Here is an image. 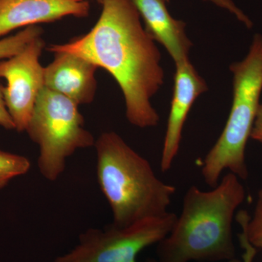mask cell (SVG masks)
Returning <instances> with one entry per match:
<instances>
[{
  "label": "cell",
  "mask_w": 262,
  "mask_h": 262,
  "mask_svg": "<svg viewBox=\"0 0 262 262\" xmlns=\"http://www.w3.org/2000/svg\"><path fill=\"white\" fill-rule=\"evenodd\" d=\"M101 5L90 32L47 50L82 57L107 71L121 89L128 122L140 128L156 126L160 116L151 98L165 79L159 49L132 0H102Z\"/></svg>",
  "instance_id": "1"
},
{
  "label": "cell",
  "mask_w": 262,
  "mask_h": 262,
  "mask_svg": "<svg viewBox=\"0 0 262 262\" xmlns=\"http://www.w3.org/2000/svg\"><path fill=\"white\" fill-rule=\"evenodd\" d=\"M246 198L239 179L229 172L208 192L191 186L167 237L158 244V262H217L235 258L232 223Z\"/></svg>",
  "instance_id": "2"
},
{
  "label": "cell",
  "mask_w": 262,
  "mask_h": 262,
  "mask_svg": "<svg viewBox=\"0 0 262 262\" xmlns=\"http://www.w3.org/2000/svg\"><path fill=\"white\" fill-rule=\"evenodd\" d=\"M98 182L113 214V225L127 227L168 213L176 187L160 180L147 160L115 132L95 143Z\"/></svg>",
  "instance_id": "3"
},
{
  "label": "cell",
  "mask_w": 262,
  "mask_h": 262,
  "mask_svg": "<svg viewBox=\"0 0 262 262\" xmlns=\"http://www.w3.org/2000/svg\"><path fill=\"white\" fill-rule=\"evenodd\" d=\"M233 75L232 107L225 128L203 162L202 176L213 188L224 170L239 179L248 177L246 148L251 138L262 91V35L255 34L247 56L229 67Z\"/></svg>",
  "instance_id": "4"
},
{
  "label": "cell",
  "mask_w": 262,
  "mask_h": 262,
  "mask_svg": "<svg viewBox=\"0 0 262 262\" xmlns=\"http://www.w3.org/2000/svg\"><path fill=\"white\" fill-rule=\"evenodd\" d=\"M26 131L39 146V172L51 182L63 173L69 157L96 143L93 134L84 127L78 105L46 87L38 96Z\"/></svg>",
  "instance_id": "5"
},
{
  "label": "cell",
  "mask_w": 262,
  "mask_h": 262,
  "mask_svg": "<svg viewBox=\"0 0 262 262\" xmlns=\"http://www.w3.org/2000/svg\"><path fill=\"white\" fill-rule=\"evenodd\" d=\"M177 216L168 211L122 228L112 224L103 229H89L73 249L53 262H138L141 251L168 235Z\"/></svg>",
  "instance_id": "6"
},
{
  "label": "cell",
  "mask_w": 262,
  "mask_h": 262,
  "mask_svg": "<svg viewBox=\"0 0 262 262\" xmlns=\"http://www.w3.org/2000/svg\"><path fill=\"white\" fill-rule=\"evenodd\" d=\"M45 42L42 37L33 39L18 54L0 61V79L6 85L2 92L15 130L26 131L36 101L45 87V68L39 58Z\"/></svg>",
  "instance_id": "7"
},
{
  "label": "cell",
  "mask_w": 262,
  "mask_h": 262,
  "mask_svg": "<svg viewBox=\"0 0 262 262\" xmlns=\"http://www.w3.org/2000/svg\"><path fill=\"white\" fill-rule=\"evenodd\" d=\"M208 91L206 81L190 61L176 65L171 106L164 139L160 168L167 172L177 158L182 139L184 125L196 98Z\"/></svg>",
  "instance_id": "8"
},
{
  "label": "cell",
  "mask_w": 262,
  "mask_h": 262,
  "mask_svg": "<svg viewBox=\"0 0 262 262\" xmlns=\"http://www.w3.org/2000/svg\"><path fill=\"white\" fill-rule=\"evenodd\" d=\"M89 0H0V38L19 28L65 17L86 18Z\"/></svg>",
  "instance_id": "9"
},
{
  "label": "cell",
  "mask_w": 262,
  "mask_h": 262,
  "mask_svg": "<svg viewBox=\"0 0 262 262\" xmlns=\"http://www.w3.org/2000/svg\"><path fill=\"white\" fill-rule=\"evenodd\" d=\"M54 54V60L45 68V87L70 98L78 106L92 102L97 89V66L71 53Z\"/></svg>",
  "instance_id": "10"
},
{
  "label": "cell",
  "mask_w": 262,
  "mask_h": 262,
  "mask_svg": "<svg viewBox=\"0 0 262 262\" xmlns=\"http://www.w3.org/2000/svg\"><path fill=\"white\" fill-rule=\"evenodd\" d=\"M155 42L165 48L175 65L189 61L192 43L186 34V24L171 16L165 0H132Z\"/></svg>",
  "instance_id": "11"
},
{
  "label": "cell",
  "mask_w": 262,
  "mask_h": 262,
  "mask_svg": "<svg viewBox=\"0 0 262 262\" xmlns=\"http://www.w3.org/2000/svg\"><path fill=\"white\" fill-rule=\"evenodd\" d=\"M42 29L39 26H30L14 35L0 39V61L18 54L33 39L42 37Z\"/></svg>",
  "instance_id": "12"
},
{
  "label": "cell",
  "mask_w": 262,
  "mask_h": 262,
  "mask_svg": "<svg viewBox=\"0 0 262 262\" xmlns=\"http://www.w3.org/2000/svg\"><path fill=\"white\" fill-rule=\"evenodd\" d=\"M30 167V161L26 157L0 149V190L11 179L27 173Z\"/></svg>",
  "instance_id": "13"
},
{
  "label": "cell",
  "mask_w": 262,
  "mask_h": 262,
  "mask_svg": "<svg viewBox=\"0 0 262 262\" xmlns=\"http://www.w3.org/2000/svg\"><path fill=\"white\" fill-rule=\"evenodd\" d=\"M246 232L250 243L255 248L262 249V189L258 192L253 217H250L246 223Z\"/></svg>",
  "instance_id": "14"
},
{
  "label": "cell",
  "mask_w": 262,
  "mask_h": 262,
  "mask_svg": "<svg viewBox=\"0 0 262 262\" xmlns=\"http://www.w3.org/2000/svg\"><path fill=\"white\" fill-rule=\"evenodd\" d=\"M250 219V215L246 211H239L236 215V220L238 222L242 228V232L239 234V244L241 248L244 250L243 253V261L233 258L228 262H253L255 256L257 253V250L250 243L248 238L247 232H246V223Z\"/></svg>",
  "instance_id": "15"
},
{
  "label": "cell",
  "mask_w": 262,
  "mask_h": 262,
  "mask_svg": "<svg viewBox=\"0 0 262 262\" xmlns=\"http://www.w3.org/2000/svg\"><path fill=\"white\" fill-rule=\"evenodd\" d=\"M208 1H211L212 3H215V5L228 10L231 13H233V14L238 18V20L243 22L248 28H251V27H252L253 24L251 20L248 18L247 15H245L244 13L234 4L232 0H208Z\"/></svg>",
  "instance_id": "16"
},
{
  "label": "cell",
  "mask_w": 262,
  "mask_h": 262,
  "mask_svg": "<svg viewBox=\"0 0 262 262\" xmlns=\"http://www.w3.org/2000/svg\"><path fill=\"white\" fill-rule=\"evenodd\" d=\"M0 126L4 127L7 130H15V124L13 119L8 113V108L5 105L2 85L0 84Z\"/></svg>",
  "instance_id": "17"
},
{
  "label": "cell",
  "mask_w": 262,
  "mask_h": 262,
  "mask_svg": "<svg viewBox=\"0 0 262 262\" xmlns=\"http://www.w3.org/2000/svg\"><path fill=\"white\" fill-rule=\"evenodd\" d=\"M251 139L262 144V103H260L257 115L251 134Z\"/></svg>",
  "instance_id": "18"
},
{
  "label": "cell",
  "mask_w": 262,
  "mask_h": 262,
  "mask_svg": "<svg viewBox=\"0 0 262 262\" xmlns=\"http://www.w3.org/2000/svg\"><path fill=\"white\" fill-rule=\"evenodd\" d=\"M94 1H96V3L100 5H101V3H102V0H94Z\"/></svg>",
  "instance_id": "19"
},
{
  "label": "cell",
  "mask_w": 262,
  "mask_h": 262,
  "mask_svg": "<svg viewBox=\"0 0 262 262\" xmlns=\"http://www.w3.org/2000/svg\"><path fill=\"white\" fill-rule=\"evenodd\" d=\"M146 262H157L156 261H155V260H153V259H151V260H149V261H147Z\"/></svg>",
  "instance_id": "20"
},
{
  "label": "cell",
  "mask_w": 262,
  "mask_h": 262,
  "mask_svg": "<svg viewBox=\"0 0 262 262\" xmlns=\"http://www.w3.org/2000/svg\"><path fill=\"white\" fill-rule=\"evenodd\" d=\"M165 2H166L167 3H169L170 2V0H165Z\"/></svg>",
  "instance_id": "21"
}]
</instances>
